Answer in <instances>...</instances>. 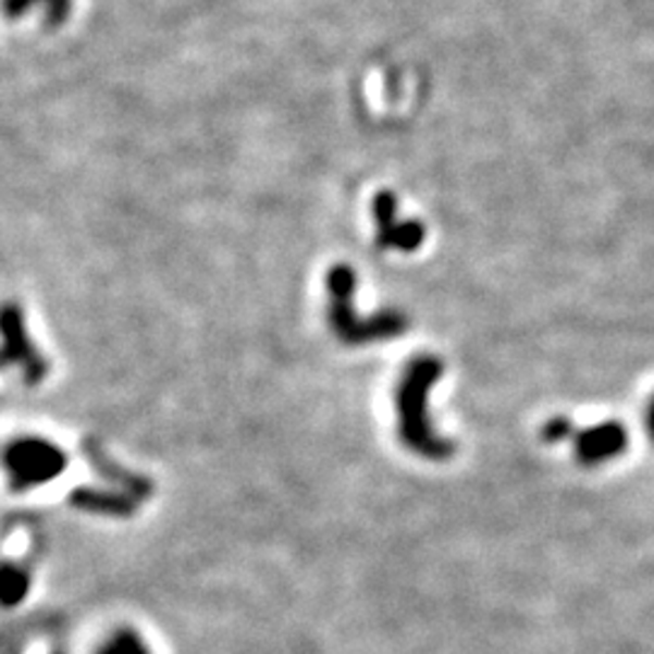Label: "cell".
Returning a JSON list of instances; mask_svg holds the SVG:
<instances>
[{
  "mask_svg": "<svg viewBox=\"0 0 654 654\" xmlns=\"http://www.w3.org/2000/svg\"><path fill=\"white\" fill-rule=\"evenodd\" d=\"M10 464H15V478L23 485L41 482L51 478L57 468H61V454L45 444H17L15 452L10 454Z\"/></svg>",
  "mask_w": 654,
  "mask_h": 654,
  "instance_id": "1",
  "label": "cell"
}]
</instances>
